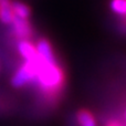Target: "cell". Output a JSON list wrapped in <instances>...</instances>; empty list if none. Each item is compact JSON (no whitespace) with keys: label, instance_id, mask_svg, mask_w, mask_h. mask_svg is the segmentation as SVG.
Here are the masks:
<instances>
[{"label":"cell","instance_id":"cell-5","mask_svg":"<svg viewBox=\"0 0 126 126\" xmlns=\"http://www.w3.org/2000/svg\"><path fill=\"white\" fill-rule=\"evenodd\" d=\"M13 18H15V15L11 8V1L0 2V22L3 26L8 27L11 24Z\"/></svg>","mask_w":126,"mask_h":126},{"label":"cell","instance_id":"cell-10","mask_svg":"<svg viewBox=\"0 0 126 126\" xmlns=\"http://www.w3.org/2000/svg\"><path fill=\"white\" fill-rule=\"evenodd\" d=\"M124 118H125V121H126V109H125V112H124Z\"/></svg>","mask_w":126,"mask_h":126},{"label":"cell","instance_id":"cell-8","mask_svg":"<svg viewBox=\"0 0 126 126\" xmlns=\"http://www.w3.org/2000/svg\"><path fill=\"white\" fill-rule=\"evenodd\" d=\"M110 8L117 17L126 16V0H111Z\"/></svg>","mask_w":126,"mask_h":126},{"label":"cell","instance_id":"cell-4","mask_svg":"<svg viewBox=\"0 0 126 126\" xmlns=\"http://www.w3.org/2000/svg\"><path fill=\"white\" fill-rule=\"evenodd\" d=\"M15 48L23 61H34L39 57L34 44L31 42V40H19L17 41Z\"/></svg>","mask_w":126,"mask_h":126},{"label":"cell","instance_id":"cell-6","mask_svg":"<svg viewBox=\"0 0 126 126\" xmlns=\"http://www.w3.org/2000/svg\"><path fill=\"white\" fill-rule=\"evenodd\" d=\"M79 126H97L94 115L87 110H79L75 114Z\"/></svg>","mask_w":126,"mask_h":126},{"label":"cell","instance_id":"cell-3","mask_svg":"<svg viewBox=\"0 0 126 126\" xmlns=\"http://www.w3.org/2000/svg\"><path fill=\"white\" fill-rule=\"evenodd\" d=\"M37 53L42 60H44L46 62L52 63V64H59L58 58L54 53L52 46H51L50 41L46 38H40L38 39L37 43L34 44Z\"/></svg>","mask_w":126,"mask_h":126},{"label":"cell","instance_id":"cell-7","mask_svg":"<svg viewBox=\"0 0 126 126\" xmlns=\"http://www.w3.org/2000/svg\"><path fill=\"white\" fill-rule=\"evenodd\" d=\"M11 8H12L13 15L16 17L22 18V19H29L32 13L31 8L28 4L23 3L21 1H18V0H11Z\"/></svg>","mask_w":126,"mask_h":126},{"label":"cell","instance_id":"cell-1","mask_svg":"<svg viewBox=\"0 0 126 126\" xmlns=\"http://www.w3.org/2000/svg\"><path fill=\"white\" fill-rule=\"evenodd\" d=\"M37 60L38 59H35L34 61H23L16 69L10 79L11 86L15 89H21L33 82L37 73Z\"/></svg>","mask_w":126,"mask_h":126},{"label":"cell","instance_id":"cell-9","mask_svg":"<svg viewBox=\"0 0 126 126\" xmlns=\"http://www.w3.org/2000/svg\"><path fill=\"white\" fill-rule=\"evenodd\" d=\"M106 126H123V125L121 124V123H117V122H110Z\"/></svg>","mask_w":126,"mask_h":126},{"label":"cell","instance_id":"cell-11","mask_svg":"<svg viewBox=\"0 0 126 126\" xmlns=\"http://www.w3.org/2000/svg\"><path fill=\"white\" fill-rule=\"evenodd\" d=\"M3 1H11V0H0V2H3Z\"/></svg>","mask_w":126,"mask_h":126},{"label":"cell","instance_id":"cell-2","mask_svg":"<svg viewBox=\"0 0 126 126\" xmlns=\"http://www.w3.org/2000/svg\"><path fill=\"white\" fill-rule=\"evenodd\" d=\"M9 27L8 33L11 38L19 41V40H31L33 37V28L29 19H22V18L16 17L13 18Z\"/></svg>","mask_w":126,"mask_h":126}]
</instances>
